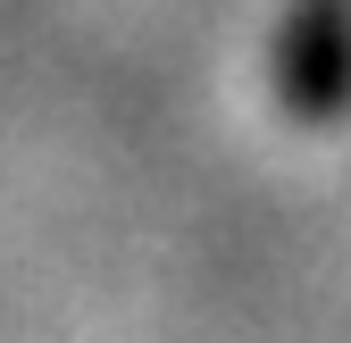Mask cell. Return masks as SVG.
I'll use <instances>...</instances> for the list:
<instances>
[{"label":"cell","mask_w":351,"mask_h":343,"mask_svg":"<svg viewBox=\"0 0 351 343\" xmlns=\"http://www.w3.org/2000/svg\"><path fill=\"white\" fill-rule=\"evenodd\" d=\"M285 93H293V109H343V93H351V0H301Z\"/></svg>","instance_id":"cell-1"}]
</instances>
